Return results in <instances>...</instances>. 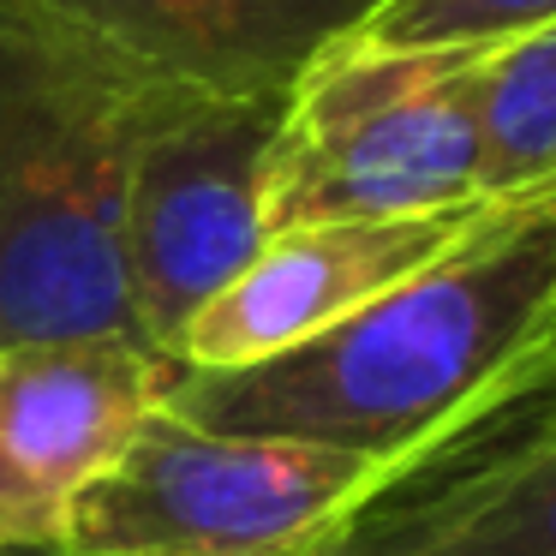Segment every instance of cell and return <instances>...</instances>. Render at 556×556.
I'll use <instances>...</instances> for the list:
<instances>
[{"label":"cell","mask_w":556,"mask_h":556,"mask_svg":"<svg viewBox=\"0 0 556 556\" xmlns=\"http://www.w3.org/2000/svg\"><path fill=\"white\" fill-rule=\"evenodd\" d=\"M556 317V204H503L460 252L336 329L240 365L174 371L162 407L228 437H293L395 460L467 407Z\"/></svg>","instance_id":"6da1fadb"},{"label":"cell","mask_w":556,"mask_h":556,"mask_svg":"<svg viewBox=\"0 0 556 556\" xmlns=\"http://www.w3.org/2000/svg\"><path fill=\"white\" fill-rule=\"evenodd\" d=\"M180 85L42 0H0V348L132 336L126 174Z\"/></svg>","instance_id":"7a4b0ae2"},{"label":"cell","mask_w":556,"mask_h":556,"mask_svg":"<svg viewBox=\"0 0 556 556\" xmlns=\"http://www.w3.org/2000/svg\"><path fill=\"white\" fill-rule=\"evenodd\" d=\"M484 54L491 49H329L281 109L269 150V233L491 204Z\"/></svg>","instance_id":"3957f363"},{"label":"cell","mask_w":556,"mask_h":556,"mask_svg":"<svg viewBox=\"0 0 556 556\" xmlns=\"http://www.w3.org/2000/svg\"><path fill=\"white\" fill-rule=\"evenodd\" d=\"M377 460L293 437H228L156 407L66 515V556H300Z\"/></svg>","instance_id":"277c9868"},{"label":"cell","mask_w":556,"mask_h":556,"mask_svg":"<svg viewBox=\"0 0 556 556\" xmlns=\"http://www.w3.org/2000/svg\"><path fill=\"white\" fill-rule=\"evenodd\" d=\"M300 556H556V317Z\"/></svg>","instance_id":"5b68a950"},{"label":"cell","mask_w":556,"mask_h":556,"mask_svg":"<svg viewBox=\"0 0 556 556\" xmlns=\"http://www.w3.org/2000/svg\"><path fill=\"white\" fill-rule=\"evenodd\" d=\"M288 97H174L144 132L121 204V276L138 348L180 336L269 240V150Z\"/></svg>","instance_id":"8992f818"},{"label":"cell","mask_w":556,"mask_h":556,"mask_svg":"<svg viewBox=\"0 0 556 556\" xmlns=\"http://www.w3.org/2000/svg\"><path fill=\"white\" fill-rule=\"evenodd\" d=\"M180 365L126 336L0 348V551H54Z\"/></svg>","instance_id":"52a82bcc"},{"label":"cell","mask_w":556,"mask_h":556,"mask_svg":"<svg viewBox=\"0 0 556 556\" xmlns=\"http://www.w3.org/2000/svg\"><path fill=\"white\" fill-rule=\"evenodd\" d=\"M491 204H460L437 216H383V222H300L276 228L252 252V264L186 324L180 371H240L276 359L300 341L336 329L341 317L365 312L395 293L419 269L443 264L448 252L496 222Z\"/></svg>","instance_id":"ba28073f"},{"label":"cell","mask_w":556,"mask_h":556,"mask_svg":"<svg viewBox=\"0 0 556 556\" xmlns=\"http://www.w3.org/2000/svg\"><path fill=\"white\" fill-rule=\"evenodd\" d=\"M198 97H288L377 0H42Z\"/></svg>","instance_id":"9c48e42d"},{"label":"cell","mask_w":556,"mask_h":556,"mask_svg":"<svg viewBox=\"0 0 556 556\" xmlns=\"http://www.w3.org/2000/svg\"><path fill=\"white\" fill-rule=\"evenodd\" d=\"M484 198L556 204V25L491 49L479 66Z\"/></svg>","instance_id":"30bf717a"},{"label":"cell","mask_w":556,"mask_h":556,"mask_svg":"<svg viewBox=\"0 0 556 556\" xmlns=\"http://www.w3.org/2000/svg\"><path fill=\"white\" fill-rule=\"evenodd\" d=\"M556 25V0H377L359 49H508Z\"/></svg>","instance_id":"8fae6325"},{"label":"cell","mask_w":556,"mask_h":556,"mask_svg":"<svg viewBox=\"0 0 556 556\" xmlns=\"http://www.w3.org/2000/svg\"><path fill=\"white\" fill-rule=\"evenodd\" d=\"M0 556H66V551H0Z\"/></svg>","instance_id":"7c38bea8"}]
</instances>
